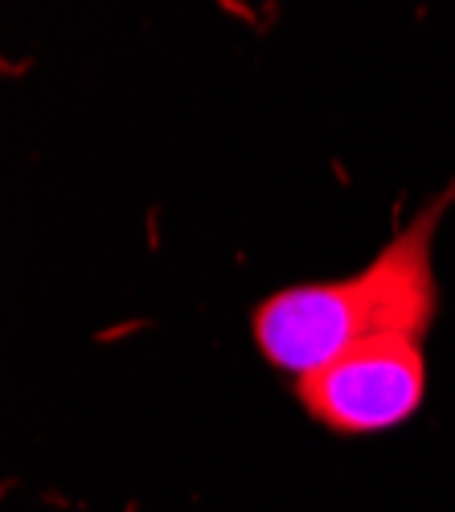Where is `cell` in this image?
Listing matches in <instances>:
<instances>
[{
  "label": "cell",
  "mask_w": 455,
  "mask_h": 512,
  "mask_svg": "<svg viewBox=\"0 0 455 512\" xmlns=\"http://www.w3.org/2000/svg\"><path fill=\"white\" fill-rule=\"evenodd\" d=\"M455 185L419 209V218L394 234L369 267L337 283H296L283 287L251 312V332L259 353L283 369L308 377L365 345L386 340H419L435 320L439 287H435V230Z\"/></svg>",
  "instance_id": "obj_1"
},
{
  "label": "cell",
  "mask_w": 455,
  "mask_h": 512,
  "mask_svg": "<svg viewBox=\"0 0 455 512\" xmlns=\"http://www.w3.org/2000/svg\"><path fill=\"white\" fill-rule=\"evenodd\" d=\"M312 422L333 435H378L423 406L427 361L419 340L353 349L296 381Z\"/></svg>",
  "instance_id": "obj_2"
}]
</instances>
